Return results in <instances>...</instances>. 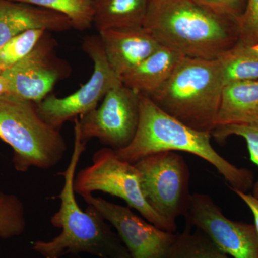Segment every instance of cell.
Returning <instances> with one entry per match:
<instances>
[{
	"label": "cell",
	"mask_w": 258,
	"mask_h": 258,
	"mask_svg": "<svg viewBox=\"0 0 258 258\" xmlns=\"http://www.w3.org/2000/svg\"><path fill=\"white\" fill-rule=\"evenodd\" d=\"M143 28L185 57L217 59L239 40L238 19L197 0H150Z\"/></svg>",
	"instance_id": "6da1fadb"
},
{
	"label": "cell",
	"mask_w": 258,
	"mask_h": 258,
	"mask_svg": "<svg viewBox=\"0 0 258 258\" xmlns=\"http://www.w3.org/2000/svg\"><path fill=\"white\" fill-rule=\"evenodd\" d=\"M74 147L69 164L58 175L64 184L57 198L60 208L51 217L52 226L60 229V235L48 241L38 240L32 248L44 258H61L69 254L86 253L99 258H131L128 249L105 220L91 205L80 208L74 182L76 169L86 144L81 141L79 118L74 120Z\"/></svg>",
	"instance_id": "7a4b0ae2"
},
{
	"label": "cell",
	"mask_w": 258,
	"mask_h": 258,
	"mask_svg": "<svg viewBox=\"0 0 258 258\" xmlns=\"http://www.w3.org/2000/svg\"><path fill=\"white\" fill-rule=\"evenodd\" d=\"M211 138V134L188 126L161 110L149 97L140 94V116L135 137L128 147L115 152L120 159L132 164L154 153H189L213 166L231 190L247 192L252 189L253 173L222 157L212 147Z\"/></svg>",
	"instance_id": "3957f363"
},
{
	"label": "cell",
	"mask_w": 258,
	"mask_h": 258,
	"mask_svg": "<svg viewBox=\"0 0 258 258\" xmlns=\"http://www.w3.org/2000/svg\"><path fill=\"white\" fill-rule=\"evenodd\" d=\"M224 86L217 59L184 57L169 80L149 98L184 124L212 135Z\"/></svg>",
	"instance_id": "277c9868"
},
{
	"label": "cell",
	"mask_w": 258,
	"mask_h": 258,
	"mask_svg": "<svg viewBox=\"0 0 258 258\" xmlns=\"http://www.w3.org/2000/svg\"><path fill=\"white\" fill-rule=\"evenodd\" d=\"M0 139L13 149L19 172L52 169L67 151L60 130L42 119L37 103L9 93L0 96Z\"/></svg>",
	"instance_id": "5b68a950"
},
{
	"label": "cell",
	"mask_w": 258,
	"mask_h": 258,
	"mask_svg": "<svg viewBox=\"0 0 258 258\" xmlns=\"http://www.w3.org/2000/svg\"><path fill=\"white\" fill-rule=\"evenodd\" d=\"M75 192L81 197L102 191L121 199L148 222L168 232H176V223L161 217L147 203L141 185L140 174L134 164L122 160L109 147L94 153L92 164L75 176Z\"/></svg>",
	"instance_id": "8992f818"
},
{
	"label": "cell",
	"mask_w": 258,
	"mask_h": 258,
	"mask_svg": "<svg viewBox=\"0 0 258 258\" xmlns=\"http://www.w3.org/2000/svg\"><path fill=\"white\" fill-rule=\"evenodd\" d=\"M147 203L161 217L176 223L191 201L190 171L182 156L175 152L149 154L134 164Z\"/></svg>",
	"instance_id": "52a82bcc"
},
{
	"label": "cell",
	"mask_w": 258,
	"mask_h": 258,
	"mask_svg": "<svg viewBox=\"0 0 258 258\" xmlns=\"http://www.w3.org/2000/svg\"><path fill=\"white\" fill-rule=\"evenodd\" d=\"M83 48L94 64L92 76L88 82L69 96L59 98L49 95L37 103V111L42 119L59 130L66 122L96 108L108 91L122 83L107 60L100 37H86Z\"/></svg>",
	"instance_id": "ba28073f"
},
{
	"label": "cell",
	"mask_w": 258,
	"mask_h": 258,
	"mask_svg": "<svg viewBox=\"0 0 258 258\" xmlns=\"http://www.w3.org/2000/svg\"><path fill=\"white\" fill-rule=\"evenodd\" d=\"M140 94L123 83L111 88L101 104L79 119L83 143L97 139L103 145L118 151L132 143L138 128Z\"/></svg>",
	"instance_id": "9c48e42d"
},
{
	"label": "cell",
	"mask_w": 258,
	"mask_h": 258,
	"mask_svg": "<svg viewBox=\"0 0 258 258\" xmlns=\"http://www.w3.org/2000/svg\"><path fill=\"white\" fill-rule=\"evenodd\" d=\"M184 217L186 225L203 231L229 257L258 258V235L254 224L230 220L209 195L192 194Z\"/></svg>",
	"instance_id": "30bf717a"
},
{
	"label": "cell",
	"mask_w": 258,
	"mask_h": 258,
	"mask_svg": "<svg viewBox=\"0 0 258 258\" xmlns=\"http://www.w3.org/2000/svg\"><path fill=\"white\" fill-rule=\"evenodd\" d=\"M85 203L96 209L128 249L131 258H166L178 234L156 227L128 206L110 203L92 195L82 197Z\"/></svg>",
	"instance_id": "8fae6325"
},
{
	"label": "cell",
	"mask_w": 258,
	"mask_h": 258,
	"mask_svg": "<svg viewBox=\"0 0 258 258\" xmlns=\"http://www.w3.org/2000/svg\"><path fill=\"white\" fill-rule=\"evenodd\" d=\"M47 32L26 57L2 74L9 83L8 93L38 103L69 76V64L55 55L56 42Z\"/></svg>",
	"instance_id": "7c38bea8"
},
{
	"label": "cell",
	"mask_w": 258,
	"mask_h": 258,
	"mask_svg": "<svg viewBox=\"0 0 258 258\" xmlns=\"http://www.w3.org/2000/svg\"><path fill=\"white\" fill-rule=\"evenodd\" d=\"M99 33L107 60L120 79L161 46L143 27L106 30Z\"/></svg>",
	"instance_id": "4fadbf2b"
},
{
	"label": "cell",
	"mask_w": 258,
	"mask_h": 258,
	"mask_svg": "<svg viewBox=\"0 0 258 258\" xmlns=\"http://www.w3.org/2000/svg\"><path fill=\"white\" fill-rule=\"evenodd\" d=\"M71 28V20L60 13L35 5L0 0V47L28 30L62 32Z\"/></svg>",
	"instance_id": "5bb4252c"
},
{
	"label": "cell",
	"mask_w": 258,
	"mask_h": 258,
	"mask_svg": "<svg viewBox=\"0 0 258 258\" xmlns=\"http://www.w3.org/2000/svg\"><path fill=\"white\" fill-rule=\"evenodd\" d=\"M185 56L161 45L142 63L121 78L127 87L150 96L169 80Z\"/></svg>",
	"instance_id": "9a60e30c"
},
{
	"label": "cell",
	"mask_w": 258,
	"mask_h": 258,
	"mask_svg": "<svg viewBox=\"0 0 258 258\" xmlns=\"http://www.w3.org/2000/svg\"><path fill=\"white\" fill-rule=\"evenodd\" d=\"M257 119L258 80L240 81L224 86L217 127L252 123Z\"/></svg>",
	"instance_id": "2e32d148"
},
{
	"label": "cell",
	"mask_w": 258,
	"mask_h": 258,
	"mask_svg": "<svg viewBox=\"0 0 258 258\" xmlns=\"http://www.w3.org/2000/svg\"><path fill=\"white\" fill-rule=\"evenodd\" d=\"M150 0H93L98 32L142 28Z\"/></svg>",
	"instance_id": "e0dca14e"
},
{
	"label": "cell",
	"mask_w": 258,
	"mask_h": 258,
	"mask_svg": "<svg viewBox=\"0 0 258 258\" xmlns=\"http://www.w3.org/2000/svg\"><path fill=\"white\" fill-rule=\"evenodd\" d=\"M217 59L224 86L258 80V53L250 45L238 40Z\"/></svg>",
	"instance_id": "ac0fdd59"
},
{
	"label": "cell",
	"mask_w": 258,
	"mask_h": 258,
	"mask_svg": "<svg viewBox=\"0 0 258 258\" xmlns=\"http://www.w3.org/2000/svg\"><path fill=\"white\" fill-rule=\"evenodd\" d=\"M166 258H231L223 253L203 231L186 225Z\"/></svg>",
	"instance_id": "d6986e66"
},
{
	"label": "cell",
	"mask_w": 258,
	"mask_h": 258,
	"mask_svg": "<svg viewBox=\"0 0 258 258\" xmlns=\"http://www.w3.org/2000/svg\"><path fill=\"white\" fill-rule=\"evenodd\" d=\"M40 7L64 15L71 20L73 28L86 30L93 23V0H11Z\"/></svg>",
	"instance_id": "ffe728a7"
},
{
	"label": "cell",
	"mask_w": 258,
	"mask_h": 258,
	"mask_svg": "<svg viewBox=\"0 0 258 258\" xmlns=\"http://www.w3.org/2000/svg\"><path fill=\"white\" fill-rule=\"evenodd\" d=\"M26 227L25 207L13 194L0 192V239L18 237Z\"/></svg>",
	"instance_id": "44dd1931"
},
{
	"label": "cell",
	"mask_w": 258,
	"mask_h": 258,
	"mask_svg": "<svg viewBox=\"0 0 258 258\" xmlns=\"http://www.w3.org/2000/svg\"><path fill=\"white\" fill-rule=\"evenodd\" d=\"M46 32L44 30H28L5 42L0 47L1 74L26 57Z\"/></svg>",
	"instance_id": "7402d4cb"
},
{
	"label": "cell",
	"mask_w": 258,
	"mask_h": 258,
	"mask_svg": "<svg viewBox=\"0 0 258 258\" xmlns=\"http://www.w3.org/2000/svg\"><path fill=\"white\" fill-rule=\"evenodd\" d=\"M230 136L242 137L247 144L251 161L258 167V122L220 125L212 132V137L224 142ZM252 195L258 199V180L252 186Z\"/></svg>",
	"instance_id": "603a6c76"
},
{
	"label": "cell",
	"mask_w": 258,
	"mask_h": 258,
	"mask_svg": "<svg viewBox=\"0 0 258 258\" xmlns=\"http://www.w3.org/2000/svg\"><path fill=\"white\" fill-rule=\"evenodd\" d=\"M238 25L239 40L250 46L258 43V0H247Z\"/></svg>",
	"instance_id": "cb8c5ba5"
},
{
	"label": "cell",
	"mask_w": 258,
	"mask_h": 258,
	"mask_svg": "<svg viewBox=\"0 0 258 258\" xmlns=\"http://www.w3.org/2000/svg\"><path fill=\"white\" fill-rule=\"evenodd\" d=\"M222 14L240 18L244 13L247 0H197Z\"/></svg>",
	"instance_id": "d4e9b609"
},
{
	"label": "cell",
	"mask_w": 258,
	"mask_h": 258,
	"mask_svg": "<svg viewBox=\"0 0 258 258\" xmlns=\"http://www.w3.org/2000/svg\"><path fill=\"white\" fill-rule=\"evenodd\" d=\"M232 191L243 201L252 212L254 221V225L255 226L258 235V199L254 198L252 194L244 192L237 189H232Z\"/></svg>",
	"instance_id": "484cf974"
},
{
	"label": "cell",
	"mask_w": 258,
	"mask_h": 258,
	"mask_svg": "<svg viewBox=\"0 0 258 258\" xmlns=\"http://www.w3.org/2000/svg\"><path fill=\"white\" fill-rule=\"evenodd\" d=\"M10 86L8 80L3 75L0 74V96L9 92Z\"/></svg>",
	"instance_id": "4316f807"
},
{
	"label": "cell",
	"mask_w": 258,
	"mask_h": 258,
	"mask_svg": "<svg viewBox=\"0 0 258 258\" xmlns=\"http://www.w3.org/2000/svg\"><path fill=\"white\" fill-rule=\"evenodd\" d=\"M252 48L254 49V50L256 51V52L258 53V43L256 44V45H253V46H252Z\"/></svg>",
	"instance_id": "83f0119b"
},
{
	"label": "cell",
	"mask_w": 258,
	"mask_h": 258,
	"mask_svg": "<svg viewBox=\"0 0 258 258\" xmlns=\"http://www.w3.org/2000/svg\"><path fill=\"white\" fill-rule=\"evenodd\" d=\"M0 74H1V71H0Z\"/></svg>",
	"instance_id": "f1b7e54d"
},
{
	"label": "cell",
	"mask_w": 258,
	"mask_h": 258,
	"mask_svg": "<svg viewBox=\"0 0 258 258\" xmlns=\"http://www.w3.org/2000/svg\"><path fill=\"white\" fill-rule=\"evenodd\" d=\"M256 122H258V119H257V121H256Z\"/></svg>",
	"instance_id": "f546056e"
}]
</instances>
